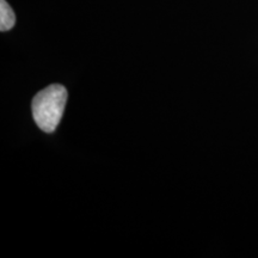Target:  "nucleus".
Listing matches in <instances>:
<instances>
[{
  "label": "nucleus",
  "instance_id": "nucleus-2",
  "mask_svg": "<svg viewBox=\"0 0 258 258\" xmlns=\"http://www.w3.org/2000/svg\"><path fill=\"white\" fill-rule=\"evenodd\" d=\"M16 16L5 0H0V31H9L15 27Z\"/></svg>",
  "mask_w": 258,
  "mask_h": 258
},
{
  "label": "nucleus",
  "instance_id": "nucleus-1",
  "mask_svg": "<svg viewBox=\"0 0 258 258\" xmlns=\"http://www.w3.org/2000/svg\"><path fill=\"white\" fill-rule=\"evenodd\" d=\"M67 102V90L62 85H50L32 99V116L41 131L53 133L59 125Z\"/></svg>",
  "mask_w": 258,
  "mask_h": 258
}]
</instances>
